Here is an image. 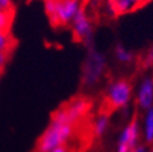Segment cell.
<instances>
[{"instance_id": "cell-9", "label": "cell", "mask_w": 153, "mask_h": 152, "mask_svg": "<svg viewBox=\"0 0 153 152\" xmlns=\"http://www.w3.org/2000/svg\"><path fill=\"white\" fill-rule=\"evenodd\" d=\"M143 4V0H110V9L114 15L129 14Z\"/></svg>"}, {"instance_id": "cell-13", "label": "cell", "mask_w": 153, "mask_h": 152, "mask_svg": "<svg viewBox=\"0 0 153 152\" xmlns=\"http://www.w3.org/2000/svg\"><path fill=\"white\" fill-rule=\"evenodd\" d=\"M114 56L122 64H129L133 60V54L129 50H127L125 46L122 45H116V49H114Z\"/></svg>"}, {"instance_id": "cell-1", "label": "cell", "mask_w": 153, "mask_h": 152, "mask_svg": "<svg viewBox=\"0 0 153 152\" xmlns=\"http://www.w3.org/2000/svg\"><path fill=\"white\" fill-rule=\"evenodd\" d=\"M72 131L74 124L70 122L61 107L52 115L48 128L37 142V152H51L53 148L64 146V143L71 137Z\"/></svg>"}, {"instance_id": "cell-20", "label": "cell", "mask_w": 153, "mask_h": 152, "mask_svg": "<svg viewBox=\"0 0 153 152\" xmlns=\"http://www.w3.org/2000/svg\"><path fill=\"white\" fill-rule=\"evenodd\" d=\"M51 152H67L66 148L64 146H60V147H56V148H53Z\"/></svg>"}, {"instance_id": "cell-15", "label": "cell", "mask_w": 153, "mask_h": 152, "mask_svg": "<svg viewBox=\"0 0 153 152\" xmlns=\"http://www.w3.org/2000/svg\"><path fill=\"white\" fill-rule=\"evenodd\" d=\"M45 11L48 14V18L52 25H55L56 21V0H45Z\"/></svg>"}, {"instance_id": "cell-5", "label": "cell", "mask_w": 153, "mask_h": 152, "mask_svg": "<svg viewBox=\"0 0 153 152\" xmlns=\"http://www.w3.org/2000/svg\"><path fill=\"white\" fill-rule=\"evenodd\" d=\"M140 140V124L137 117H133L129 124L122 130L116 152H133V150L138 146Z\"/></svg>"}, {"instance_id": "cell-14", "label": "cell", "mask_w": 153, "mask_h": 152, "mask_svg": "<svg viewBox=\"0 0 153 152\" xmlns=\"http://www.w3.org/2000/svg\"><path fill=\"white\" fill-rule=\"evenodd\" d=\"M14 14L0 11V33H10Z\"/></svg>"}, {"instance_id": "cell-4", "label": "cell", "mask_w": 153, "mask_h": 152, "mask_svg": "<svg viewBox=\"0 0 153 152\" xmlns=\"http://www.w3.org/2000/svg\"><path fill=\"white\" fill-rule=\"evenodd\" d=\"M72 33L76 40L83 42L87 48H92L94 41V28L83 7L79 10L71 22Z\"/></svg>"}, {"instance_id": "cell-6", "label": "cell", "mask_w": 153, "mask_h": 152, "mask_svg": "<svg viewBox=\"0 0 153 152\" xmlns=\"http://www.w3.org/2000/svg\"><path fill=\"white\" fill-rule=\"evenodd\" d=\"M81 9L80 0H56V21L55 26L71 24L75 15Z\"/></svg>"}, {"instance_id": "cell-16", "label": "cell", "mask_w": 153, "mask_h": 152, "mask_svg": "<svg viewBox=\"0 0 153 152\" xmlns=\"http://www.w3.org/2000/svg\"><path fill=\"white\" fill-rule=\"evenodd\" d=\"M0 11L15 14V5L13 0H0Z\"/></svg>"}, {"instance_id": "cell-10", "label": "cell", "mask_w": 153, "mask_h": 152, "mask_svg": "<svg viewBox=\"0 0 153 152\" xmlns=\"http://www.w3.org/2000/svg\"><path fill=\"white\" fill-rule=\"evenodd\" d=\"M15 46H16V40L14 39L11 33H0V52L11 54Z\"/></svg>"}, {"instance_id": "cell-7", "label": "cell", "mask_w": 153, "mask_h": 152, "mask_svg": "<svg viewBox=\"0 0 153 152\" xmlns=\"http://www.w3.org/2000/svg\"><path fill=\"white\" fill-rule=\"evenodd\" d=\"M90 101L85 97H76L74 100H71L66 106H64V111L66 113L67 118L70 120V122H72L74 125L77 122V121L86 115V112L90 109Z\"/></svg>"}, {"instance_id": "cell-11", "label": "cell", "mask_w": 153, "mask_h": 152, "mask_svg": "<svg viewBox=\"0 0 153 152\" xmlns=\"http://www.w3.org/2000/svg\"><path fill=\"white\" fill-rule=\"evenodd\" d=\"M144 140L147 143L153 142V107L148 109L144 116Z\"/></svg>"}, {"instance_id": "cell-19", "label": "cell", "mask_w": 153, "mask_h": 152, "mask_svg": "<svg viewBox=\"0 0 153 152\" xmlns=\"http://www.w3.org/2000/svg\"><path fill=\"white\" fill-rule=\"evenodd\" d=\"M133 152H147V150H146V146H143V145H138L134 150H133Z\"/></svg>"}, {"instance_id": "cell-2", "label": "cell", "mask_w": 153, "mask_h": 152, "mask_svg": "<svg viewBox=\"0 0 153 152\" xmlns=\"http://www.w3.org/2000/svg\"><path fill=\"white\" fill-rule=\"evenodd\" d=\"M106 69V57L94 46L88 48L87 56L81 69V82L85 87H94L103 76Z\"/></svg>"}, {"instance_id": "cell-12", "label": "cell", "mask_w": 153, "mask_h": 152, "mask_svg": "<svg viewBox=\"0 0 153 152\" xmlns=\"http://www.w3.org/2000/svg\"><path fill=\"white\" fill-rule=\"evenodd\" d=\"M110 125V116L107 113H101L95 121V126H94V130H95V135L97 137H102V136L106 133L107 128H108Z\"/></svg>"}, {"instance_id": "cell-8", "label": "cell", "mask_w": 153, "mask_h": 152, "mask_svg": "<svg viewBox=\"0 0 153 152\" xmlns=\"http://www.w3.org/2000/svg\"><path fill=\"white\" fill-rule=\"evenodd\" d=\"M137 104L142 110L153 107V79L144 77L137 91Z\"/></svg>"}, {"instance_id": "cell-17", "label": "cell", "mask_w": 153, "mask_h": 152, "mask_svg": "<svg viewBox=\"0 0 153 152\" xmlns=\"http://www.w3.org/2000/svg\"><path fill=\"white\" fill-rule=\"evenodd\" d=\"M10 54H6V52H0V74L3 72L4 67L6 66L7 61H9Z\"/></svg>"}, {"instance_id": "cell-21", "label": "cell", "mask_w": 153, "mask_h": 152, "mask_svg": "<svg viewBox=\"0 0 153 152\" xmlns=\"http://www.w3.org/2000/svg\"><path fill=\"white\" fill-rule=\"evenodd\" d=\"M149 152H153V150H152V151H149Z\"/></svg>"}, {"instance_id": "cell-3", "label": "cell", "mask_w": 153, "mask_h": 152, "mask_svg": "<svg viewBox=\"0 0 153 152\" xmlns=\"http://www.w3.org/2000/svg\"><path fill=\"white\" fill-rule=\"evenodd\" d=\"M107 101L113 109H123L132 97V86L127 80L120 79L110 83L107 87Z\"/></svg>"}, {"instance_id": "cell-18", "label": "cell", "mask_w": 153, "mask_h": 152, "mask_svg": "<svg viewBox=\"0 0 153 152\" xmlns=\"http://www.w3.org/2000/svg\"><path fill=\"white\" fill-rule=\"evenodd\" d=\"M152 64H153V48L148 51L146 59H144V65H146V66H149Z\"/></svg>"}]
</instances>
